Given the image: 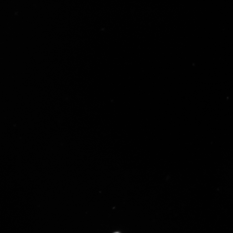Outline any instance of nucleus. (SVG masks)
<instances>
[{
	"mask_svg": "<svg viewBox=\"0 0 233 233\" xmlns=\"http://www.w3.org/2000/svg\"><path fill=\"white\" fill-rule=\"evenodd\" d=\"M119 233V232H115V233Z\"/></svg>",
	"mask_w": 233,
	"mask_h": 233,
	"instance_id": "f257e3e1",
	"label": "nucleus"
}]
</instances>
